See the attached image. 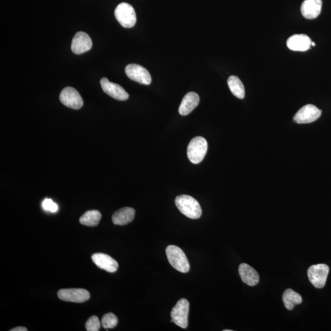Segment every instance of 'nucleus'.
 <instances>
[{
	"label": "nucleus",
	"instance_id": "obj_18",
	"mask_svg": "<svg viewBox=\"0 0 331 331\" xmlns=\"http://www.w3.org/2000/svg\"><path fill=\"white\" fill-rule=\"evenodd\" d=\"M135 210L131 207H124L113 213L112 220L115 225L124 226L134 220Z\"/></svg>",
	"mask_w": 331,
	"mask_h": 331
},
{
	"label": "nucleus",
	"instance_id": "obj_6",
	"mask_svg": "<svg viewBox=\"0 0 331 331\" xmlns=\"http://www.w3.org/2000/svg\"><path fill=\"white\" fill-rule=\"evenodd\" d=\"M329 267L325 264L312 265L308 268L307 276L310 283L315 288H323L326 285Z\"/></svg>",
	"mask_w": 331,
	"mask_h": 331
},
{
	"label": "nucleus",
	"instance_id": "obj_10",
	"mask_svg": "<svg viewBox=\"0 0 331 331\" xmlns=\"http://www.w3.org/2000/svg\"><path fill=\"white\" fill-rule=\"evenodd\" d=\"M125 73L130 80L137 83L149 85L152 83V77L147 69L141 65L130 64L126 66Z\"/></svg>",
	"mask_w": 331,
	"mask_h": 331
},
{
	"label": "nucleus",
	"instance_id": "obj_15",
	"mask_svg": "<svg viewBox=\"0 0 331 331\" xmlns=\"http://www.w3.org/2000/svg\"><path fill=\"white\" fill-rule=\"evenodd\" d=\"M239 273L242 282L248 286H256L260 282L259 274L250 265L245 263L240 264Z\"/></svg>",
	"mask_w": 331,
	"mask_h": 331
},
{
	"label": "nucleus",
	"instance_id": "obj_20",
	"mask_svg": "<svg viewBox=\"0 0 331 331\" xmlns=\"http://www.w3.org/2000/svg\"><path fill=\"white\" fill-rule=\"evenodd\" d=\"M228 85L230 90L236 97L239 99H244L245 88L239 77L236 75H231L228 78Z\"/></svg>",
	"mask_w": 331,
	"mask_h": 331
},
{
	"label": "nucleus",
	"instance_id": "obj_7",
	"mask_svg": "<svg viewBox=\"0 0 331 331\" xmlns=\"http://www.w3.org/2000/svg\"><path fill=\"white\" fill-rule=\"evenodd\" d=\"M60 100L63 105L68 108L79 109L84 105L83 99L75 88L68 87L64 88L60 94Z\"/></svg>",
	"mask_w": 331,
	"mask_h": 331
},
{
	"label": "nucleus",
	"instance_id": "obj_25",
	"mask_svg": "<svg viewBox=\"0 0 331 331\" xmlns=\"http://www.w3.org/2000/svg\"><path fill=\"white\" fill-rule=\"evenodd\" d=\"M10 330L11 331H27L28 329L26 328V327L20 326V327H15V328L12 329Z\"/></svg>",
	"mask_w": 331,
	"mask_h": 331
},
{
	"label": "nucleus",
	"instance_id": "obj_12",
	"mask_svg": "<svg viewBox=\"0 0 331 331\" xmlns=\"http://www.w3.org/2000/svg\"><path fill=\"white\" fill-rule=\"evenodd\" d=\"M91 47L92 42L88 34L80 31L75 34L71 44V50L75 54H82L90 50Z\"/></svg>",
	"mask_w": 331,
	"mask_h": 331
},
{
	"label": "nucleus",
	"instance_id": "obj_2",
	"mask_svg": "<svg viewBox=\"0 0 331 331\" xmlns=\"http://www.w3.org/2000/svg\"><path fill=\"white\" fill-rule=\"evenodd\" d=\"M166 254L169 263L175 269L182 273H187L190 270V264L181 248L176 245H169L166 249Z\"/></svg>",
	"mask_w": 331,
	"mask_h": 331
},
{
	"label": "nucleus",
	"instance_id": "obj_21",
	"mask_svg": "<svg viewBox=\"0 0 331 331\" xmlns=\"http://www.w3.org/2000/svg\"><path fill=\"white\" fill-rule=\"evenodd\" d=\"M101 219H102V213L99 210H89L81 216L80 222L85 226H96L99 225Z\"/></svg>",
	"mask_w": 331,
	"mask_h": 331
},
{
	"label": "nucleus",
	"instance_id": "obj_13",
	"mask_svg": "<svg viewBox=\"0 0 331 331\" xmlns=\"http://www.w3.org/2000/svg\"><path fill=\"white\" fill-rule=\"evenodd\" d=\"M311 41L306 34H294L287 40V46L294 51H306L311 49Z\"/></svg>",
	"mask_w": 331,
	"mask_h": 331
},
{
	"label": "nucleus",
	"instance_id": "obj_23",
	"mask_svg": "<svg viewBox=\"0 0 331 331\" xmlns=\"http://www.w3.org/2000/svg\"><path fill=\"white\" fill-rule=\"evenodd\" d=\"M101 323L96 316L91 317L86 323V328L88 331H99Z\"/></svg>",
	"mask_w": 331,
	"mask_h": 331
},
{
	"label": "nucleus",
	"instance_id": "obj_11",
	"mask_svg": "<svg viewBox=\"0 0 331 331\" xmlns=\"http://www.w3.org/2000/svg\"><path fill=\"white\" fill-rule=\"evenodd\" d=\"M100 84L104 92L113 99L119 101H125L128 99V93L119 85L110 83L106 77L102 79Z\"/></svg>",
	"mask_w": 331,
	"mask_h": 331
},
{
	"label": "nucleus",
	"instance_id": "obj_17",
	"mask_svg": "<svg viewBox=\"0 0 331 331\" xmlns=\"http://www.w3.org/2000/svg\"><path fill=\"white\" fill-rule=\"evenodd\" d=\"M200 96L197 93L189 92L183 99L179 106V112L182 115H187L197 108L200 103Z\"/></svg>",
	"mask_w": 331,
	"mask_h": 331
},
{
	"label": "nucleus",
	"instance_id": "obj_26",
	"mask_svg": "<svg viewBox=\"0 0 331 331\" xmlns=\"http://www.w3.org/2000/svg\"><path fill=\"white\" fill-rule=\"evenodd\" d=\"M311 45H312V46H315V43H314V42H311Z\"/></svg>",
	"mask_w": 331,
	"mask_h": 331
},
{
	"label": "nucleus",
	"instance_id": "obj_9",
	"mask_svg": "<svg viewBox=\"0 0 331 331\" xmlns=\"http://www.w3.org/2000/svg\"><path fill=\"white\" fill-rule=\"evenodd\" d=\"M321 110L316 106L312 105H305L300 109L294 116V121L297 124H304L316 121L320 118Z\"/></svg>",
	"mask_w": 331,
	"mask_h": 331
},
{
	"label": "nucleus",
	"instance_id": "obj_4",
	"mask_svg": "<svg viewBox=\"0 0 331 331\" xmlns=\"http://www.w3.org/2000/svg\"><path fill=\"white\" fill-rule=\"evenodd\" d=\"M116 20L122 27L131 28L137 23V14L132 6L127 3L119 4L115 10Z\"/></svg>",
	"mask_w": 331,
	"mask_h": 331
},
{
	"label": "nucleus",
	"instance_id": "obj_8",
	"mask_svg": "<svg viewBox=\"0 0 331 331\" xmlns=\"http://www.w3.org/2000/svg\"><path fill=\"white\" fill-rule=\"evenodd\" d=\"M60 299L66 302L83 303L90 298V293L82 288L61 289L58 291Z\"/></svg>",
	"mask_w": 331,
	"mask_h": 331
},
{
	"label": "nucleus",
	"instance_id": "obj_24",
	"mask_svg": "<svg viewBox=\"0 0 331 331\" xmlns=\"http://www.w3.org/2000/svg\"><path fill=\"white\" fill-rule=\"evenodd\" d=\"M43 209L47 211H50L51 212H56L58 210V206L55 203H53L52 200L46 199L43 202L42 204Z\"/></svg>",
	"mask_w": 331,
	"mask_h": 331
},
{
	"label": "nucleus",
	"instance_id": "obj_3",
	"mask_svg": "<svg viewBox=\"0 0 331 331\" xmlns=\"http://www.w3.org/2000/svg\"><path fill=\"white\" fill-rule=\"evenodd\" d=\"M208 148L206 139L198 137L189 143L187 148V156L192 163L198 164L202 162L206 156Z\"/></svg>",
	"mask_w": 331,
	"mask_h": 331
},
{
	"label": "nucleus",
	"instance_id": "obj_19",
	"mask_svg": "<svg viewBox=\"0 0 331 331\" xmlns=\"http://www.w3.org/2000/svg\"><path fill=\"white\" fill-rule=\"evenodd\" d=\"M282 300L285 307L289 310H293L296 305L301 304L302 296L291 289H287L283 293Z\"/></svg>",
	"mask_w": 331,
	"mask_h": 331
},
{
	"label": "nucleus",
	"instance_id": "obj_16",
	"mask_svg": "<svg viewBox=\"0 0 331 331\" xmlns=\"http://www.w3.org/2000/svg\"><path fill=\"white\" fill-rule=\"evenodd\" d=\"M321 7V0H305L301 5V13L307 20H314L320 14Z\"/></svg>",
	"mask_w": 331,
	"mask_h": 331
},
{
	"label": "nucleus",
	"instance_id": "obj_22",
	"mask_svg": "<svg viewBox=\"0 0 331 331\" xmlns=\"http://www.w3.org/2000/svg\"><path fill=\"white\" fill-rule=\"evenodd\" d=\"M118 323V317L112 313L106 314L102 318V324L105 329L114 328Z\"/></svg>",
	"mask_w": 331,
	"mask_h": 331
},
{
	"label": "nucleus",
	"instance_id": "obj_5",
	"mask_svg": "<svg viewBox=\"0 0 331 331\" xmlns=\"http://www.w3.org/2000/svg\"><path fill=\"white\" fill-rule=\"evenodd\" d=\"M190 304L186 299H181L177 302L171 312V322L183 329L188 326V318Z\"/></svg>",
	"mask_w": 331,
	"mask_h": 331
},
{
	"label": "nucleus",
	"instance_id": "obj_14",
	"mask_svg": "<svg viewBox=\"0 0 331 331\" xmlns=\"http://www.w3.org/2000/svg\"><path fill=\"white\" fill-rule=\"evenodd\" d=\"M91 259L98 267L107 272H115L118 269V263L108 255L102 253L93 254Z\"/></svg>",
	"mask_w": 331,
	"mask_h": 331
},
{
	"label": "nucleus",
	"instance_id": "obj_27",
	"mask_svg": "<svg viewBox=\"0 0 331 331\" xmlns=\"http://www.w3.org/2000/svg\"><path fill=\"white\" fill-rule=\"evenodd\" d=\"M223 331H232V330H229V329H228V330H223Z\"/></svg>",
	"mask_w": 331,
	"mask_h": 331
},
{
	"label": "nucleus",
	"instance_id": "obj_1",
	"mask_svg": "<svg viewBox=\"0 0 331 331\" xmlns=\"http://www.w3.org/2000/svg\"><path fill=\"white\" fill-rule=\"evenodd\" d=\"M176 207L180 212L191 219L200 218L202 214L201 207L194 198L188 195H180L175 200Z\"/></svg>",
	"mask_w": 331,
	"mask_h": 331
}]
</instances>
